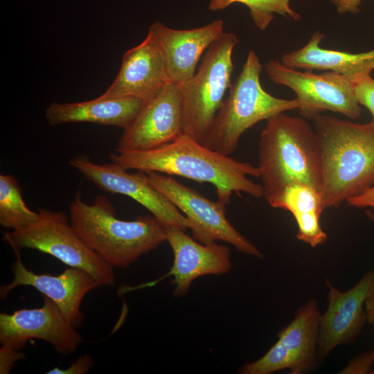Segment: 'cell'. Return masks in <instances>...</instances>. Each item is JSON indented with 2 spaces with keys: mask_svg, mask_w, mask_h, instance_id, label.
Listing matches in <instances>:
<instances>
[{
  "mask_svg": "<svg viewBox=\"0 0 374 374\" xmlns=\"http://www.w3.org/2000/svg\"><path fill=\"white\" fill-rule=\"evenodd\" d=\"M112 162L129 170L156 172L179 176L214 186L217 201L229 204L233 193L262 197V184L248 176L260 177L258 166L237 161L208 148L182 134L174 141L145 151H116L109 155Z\"/></svg>",
  "mask_w": 374,
  "mask_h": 374,
  "instance_id": "6da1fadb",
  "label": "cell"
},
{
  "mask_svg": "<svg viewBox=\"0 0 374 374\" xmlns=\"http://www.w3.org/2000/svg\"><path fill=\"white\" fill-rule=\"evenodd\" d=\"M314 122L323 207L336 208L374 186V122L359 124L322 114Z\"/></svg>",
  "mask_w": 374,
  "mask_h": 374,
  "instance_id": "7a4b0ae2",
  "label": "cell"
},
{
  "mask_svg": "<svg viewBox=\"0 0 374 374\" xmlns=\"http://www.w3.org/2000/svg\"><path fill=\"white\" fill-rule=\"evenodd\" d=\"M258 156L262 197L271 206L292 184L309 185L321 193L319 142L305 118L280 113L268 119L260 135Z\"/></svg>",
  "mask_w": 374,
  "mask_h": 374,
  "instance_id": "3957f363",
  "label": "cell"
},
{
  "mask_svg": "<svg viewBox=\"0 0 374 374\" xmlns=\"http://www.w3.org/2000/svg\"><path fill=\"white\" fill-rule=\"evenodd\" d=\"M70 223L84 242L112 267L126 269L166 241V228L154 215L134 220L116 217L108 198L87 204L78 191L69 205Z\"/></svg>",
  "mask_w": 374,
  "mask_h": 374,
  "instance_id": "277c9868",
  "label": "cell"
},
{
  "mask_svg": "<svg viewBox=\"0 0 374 374\" xmlns=\"http://www.w3.org/2000/svg\"><path fill=\"white\" fill-rule=\"evenodd\" d=\"M262 65L250 51L242 71L231 85L203 143L226 156L237 148L241 136L257 123L299 107L296 99H283L267 93L260 84Z\"/></svg>",
  "mask_w": 374,
  "mask_h": 374,
  "instance_id": "5b68a950",
  "label": "cell"
},
{
  "mask_svg": "<svg viewBox=\"0 0 374 374\" xmlns=\"http://www.w3.org/2000/svg\"><path fill=\"white\" fill-rule=\"evenodd\" d=\"M239 42L234 33L224 31L206 51L197 72L178 84L183 104V134L202 144L231 85L232 54Z\"/></svg>",
  "mask_w": 374,
  "mask_h": 374,
  "instance_id": "8992f818",
  "label": "cell"
},
{
  "mask_svg": "<svg viewBox=\"0 0 374 374\" xmlns=\"http://www.w3.org/2000/svg\"><path fill=\"white\" fill-rule=\"evenodd\" d=\"M37 212L38 217L31 224L4 234L3 240L15 253L24 248L35 249L87 271L100 287L114 285V267L78 235L64 213L46 208H39Z\"/></svg>",
  "mask_w": 374,
  "mask_h": 374,
  "instance_id": "52a82bcc",
  "label": "cell"
},
{
  "mask_svg": "<svg viewBox=\"0 0 374 374\" xmlns=\"http://www.w3.org/2000/svg\"><path fill=\"white\" fill-rule=\"evenodd\" d=\"M263 66L271 82L287 87L296 93L297 110L305 119L314 120L325 111L352 119L362 114L353 82L345 75L332 71L320 74L301 71L273 60Z\"/></svg>",
  "mask_w": 374,
  "mask_h": 374,
  "instance_id": "ba28073f",
  "label": "cell"
},
{
  "mask_svg": "<svg viewBox=\"0 0 374 374\" xmlns=\"http://www.w3.org/2000/svg\"><path fill=\"white\" fill-rule=\"evenodd\" d=\"M145 173L152 186L187 217L196 240L203 244L222 241L247 255L264 258L260 249L229 222L225 205L208 199L170 175L156 172Z\"/></svg>",
  "mask_w": 374,
  "mask_h": 374,
  "instance_id": "9c48e42d",
  "label": "cell"
},
{
  "mask_svg": "<svg viewBox=\"0 0 374 374\" xmlns=\"http://www.w3.org/2000/svg\"><path fill=\"white\" fill-rule=\"evenodd\" d=\"M69 164L98 188L135 200L164 226H174L183 231L190 229L187 217L152 186L145 172L130 173L112 161L96 163L86 155L71 159Z\"/></svg>",
  "mask_w": 374,
  "mask_h": 374,
  "instance_id": "30bf717a",
  "label": "cell"
},
{
  "mask_svg": "<svg viewBox=\"0 0 374 374\" xmlns=\"http://www.w3.org/2000/svg\"><path fill=\"white\" fill-rule=\"evenodd\" d=\"M30 339L47 341L57 353L65 355L74 353L82 341L76 328L46 296L40 308H23L12 314H0L1 345L20 350Z\"/></svg>",
  "mask_w": 374,
  "mask_h": 374,
  "instance_id": "8fae6325",
  "label": "cell"
},
{
  "mask_svg": "<svg viewBox=\"0 0 374 374\" xmlns=\"http://www.w3.org/2000/svg\"><path fill=\"white\" fill-rule=\"evenodd\" d=\"M374 279V270L366 273L353 287L341 292L326 279L328 307L321 315L318 361L322 363L337 347L352 343L367 321L365 303Z\"/></svg>",
  "mask_w": 374,
  "mask_h": 374,
  "instance_id": "7c38bea8",
  "label": "cell"
},
{
  "mask_svg": "<svg viewBox=\"0 0 374 374\" xmlns=\"http://www.w3.org/2000/svg\"><path fill=\"white\" fill-rule=\"evenodd\" d=\"M183 121L179 85L170 82L124 129L115 150L145 151L166 145L183 134Z\"/></svg>",
  "mask_w": 374,
  "mask_h": 374,
  "instance_id": "4fadbf2b",
  "label": "cell"
},
{
  "mask_svg": "<svg viewBox=\"0 0 374 374\" xmlns=\"http://www.w3.org/2000/svg\"><path fill=\"white\" fill-rule=\"evenodd\" d=\"M16 254L12 266L13 279L1 287V299L18 286H31L52 300L70 323L79 327L84 318L82 301L89 291L100 287L97 280L87 271L72 267L57 276L35 274L24 266L19 252Z\"/></svg>",
  "mask_w": 374,
  "mask_h": 374,
  "instance_id": "5bb4252c",
  "label": "cell"
},
{
  "mask_svg": "<svg viewBox=\"0 0 374 374\" xmlns=\"http://www.w3.org/2000/svg\"><path fill=\"white\" fill-rule=\"evenodd\" d=\"M122 58L116 77L100 98H134L146 104L171 82L160 47L150 31Z\"/></svg>",
  "mask_w": 374,
  "mask_h": 374,
  "instance_id": "9a60e30c",
  "label": "cell"
},
{
  "mask_svg": "<svg viewBox=\"0 0 374 374\" xmlns=\"http://www.w3.org/2000/svg\"><path fill=\"white\" fill-rule=\"evenodd\" d=\"M166 228V241L174 255L173 265L168 275L173 276L175 297L186 295L192 282L205 275H221L231 269V250L215 242L203 244L180 229Z\"/></svg>",
  "mask_w": 374,
  "mask_h": 374,
  "instance_id": "2e32d148",
  "label": "cell"
},
{
  "mask_svg": "<svg viewBox=\"0 0 374 374\" xmlns=\"http://www.w3.org/2000/svg\"><path fill=\"white\" fill-rule=\"evenodd\" d=\"M149 31L160 47L170 80L179 84L195 75L203 53L224 32V21L218 19L184 30L174 29L156 21L150 26Z\"/></svg>",
  "mask_w": 374,
  "mask_h": 374,
  "instance_id": "e0dca14e",
  "label": "cell"
},
{
  "mask_svg": "<svg viewBox=\"0 0 374 374\" xmlns=\"http://www.w3.org/2000/svg\"><path fill=\"white\" fill-rule=\"evenodd\" d=\"M134 98H100L77 103H52L45 110L51 126L71 123H91L123 129L129 126L145 105Z\"/></svg>",
  "mask_w": 374,
  "mask_h": 374,
  "instance_id": "ac0fdd59",
  "label": "cell"
},
{
  "mask_svg": "<svg viewBox=\"0 0 374 374\" xmlns=\"http://www.w3.org/2000/svg\"><path fill=\"white\" fill-rule=\"evenodd\" d=\"M324 34L316 31L301 48L282 56L285 65L305 71L335 72L355 80L370 75L374 70V48L362 53L326 49L320 46Z\"/></svg>",
  "mask_w": 374,
  "mask_h": 374,
  "instance_id": "d6986e66",
  "label": "cell"
},
{
  "mask_svg": "<svg viewBox=\"0 0 374 374\" xmlns=\"http://www.w3.org/2000/svg\"><path fill=\"white\" fill-rule=\"evenodd\" d=\"M321 312L317 301L309 300L296 311L293 320L278 334V341L295 357L299 374L319 364L318 342Z\"/></svg>",
  "mask_w": 374,
  "mask_h": 374,
  "instance_id": "ffe728a7",
  "label": "cell"
},
{
  "mask_svg": "<svg viewBox=\"0 0 374 374\" xmlns=\"http://www.w3.org/2000/svg\"><path fill=\"white\" fill-rule=\"evenodd\" d=\"M38 217L24 202L18 181L10 175H0V224L12 231L24 229Z\"/></svg>",
  "mask_w": 374,
  "mask_h": 374,
  "instance_id": "44dd1931",
  "label": "cell"
},
{
  "mask_svg": "<svg viewBox=\"0 0 374 374\" xmlns=\"http://www.w3.org/2000/svg\"><path fill=\"white\" fill-rule=\"evenodd\" d=\"M235 3L244 4L249 9L254 24L261 31L269 26L276 14L291 20L301 19L300 14L291 7L290 0H210L208 9L222 10Z\"/></svg>",
  "mask_w": 374,
  "mask_h": 374,
  "instance_id": "7402d4cb",
  "label": "cell"
},
{
  "mask_svg": "<svg viewBox=\"0 0 374 374\" xmlns=\"http://www.w3.org/2000/svg\"><path fill=\"white\" fill-rule=\"evenodd\" d=\"M272 207L287 210L293 216L309 212L321 214L324 210L320 192L301 183L286 186Z\"/></svg>",
  "mask_w": 374,
  "mask_h": 374,
  "instance_id": "603a6c76",
  "label": "cell"
},
{
  "mask_svg": "<svg viewBox=\"0 0 374 374\" xmlns=\"http://www.w3.org/2000/svg\"><path fill=\"white\" fill-rule=\"evenodd\" d=\"M284 369H289L290 374H299L295 357L277 341L260 359L242 366L238 373L270 374Z\"/></svg>",
  "mask_w": 374,
  "mask_h": 374,
  "instance_id": "cb8c5ba5",
  "label": "cell"
},
{
  "mask_svg": "<svg viewBox=\"0 0 374 374\" xmlns=\"http://www.w3.org/2000/svg\"><path fill=\"white\" fill-rule=\"evenodd\" d=\"M321 215L317 212H309L294 215L298 226L297 239L312 247L323 244L327 240L328 235L319 222Z\"/></svg>",
  "mask_w": 374,
  "mask_h": 374,
  "instance_id": "d4e9b609",
  "label": "cell"
},
{
  "mask_svg": "<svg viewBox=\"0 0 374 374\" xmlns=\"http://www.w3.org/2000/svg\"><path fill=\"white\" fill-rule=\"evenodd\" d=\"M353 82L359 103L371 112L374 122V79L370 75L359 78Z\"/></svg>",
  "mask_w": 374,
  "mask_h": 374,
  "instance_id": "484cf974",
  "label": "cell"
},
{
  "mask_svg": "<svg viewBox=\"0 0 374 374\" xmlns=\"http://www.w3.org/2000/svg\"><path fill=\"white\" fill-rule=\"evenodd\" d=\"M374 364V349L361 354L352 360L341 369L340 374H364L373 373L372 367Z\"/></svg>",
  "mask_w": 374,
  "mask_h": 374,
  "instance_id": "4316f807",
  "label": "cell"
},
{
  "mask_svg": "<svg viewBox=\"0 0 374 374\" xmlns=\"http://www.w3.org/2000/svg\"><path fill=\"white\" fill-rule=\"evenodd\" d=\"M93 364V359L91 355L84 354L79 356L66 368L55 367L51 369L46 373L48 374H84L89 371Z\"/></svg>",
  "mask_w": 374,
  "mask_h": 374,
  "instance_id": "83f0119b",
  "label": "cell"
},
{
  "mask_svg": "<svg viewBox=\"0 0 374 374\" xmlns=\"http://www.w3.org/2000/svg\"><path fill=\"white\" fill-rule=\"evenodd\" d=\"M24 354L9 346L1 345L0 348V373H10L11 368L19 359H24Z\"/></svg>",
  "mask_w": 374,
  "mask_h": 374,
  "instance_id": "f1b7e54d",
  "label": "cell"
},
{
  "mask_svg": "<svg viewBox=\"0 0 374 374\" xmlns=\"http://www.w3.org/2000/svg\"><path fill=\"white\" fill-rule=\"evenodd\" d=\"M346 202L348 206L356 208H374V186L362 194L348 199Z\"/></svg>",
  "mask_w": 374,
  "mask_h": 374,
  "instance_id": "f546056e",
  "label": "cell"
},
{
  "mask_svg": "<svg viewBox=\"0 0 374 374\" xmlns=\"http://www.w3.org/2000/svg\"><path fill=\"white\" fill-rule=\"evenodd\" d=\"M363 0H329L339 14H357Z\"/></svg>",
  "mask_w": 374,
  "mask_h": 374,
  "instance_id": "4dcf8cb0",
  "label": "cell"
},
{
  "mask_svg": "<svg viewBox=\"0 0 374 374\" xmlns=\"http://www.w3.org/2000/svg\"><path fill=\"white\" fill-rule=\"evenodd\" d=\"M365 312L368 323L372 324L374 323V279L369 294L365 303Z\"/></svg>",
  "mask_w": 374,
  "mask_h": 374,
  "instance_id": "1f68e13d",
  "label": "cell"
},
{
  "mask_svg": "<svg viewBox=\"0 0 374 374\" xmlns=\"http://www.w3.org/2000/svg\"><path fill=\"white\" fill-rule=\"evenodd\" d=\"M366 213L367 216L374 222V214L370 211H366Z\"/></svg>",
  "mask_w": 374,
  "mask_h": 374,
  "instance_id": "d6a6232c",
  "label": "cell"
},
{
  "mask_svg": "<svg viewBox=\"0 0 374 374\" xmlns=\"http://www.w3.org/2000/svg\"><path fill=\"white\" fill-rule=\"evenodd\" d=\"M372 325V330L373 333L374 334V323L371 324Z\"/></svg>",
  "mask_w": 374,
  "mask_h": 374,
  "instance_id": "836d02e7",
  "label": "cell"
}]
</instances>
